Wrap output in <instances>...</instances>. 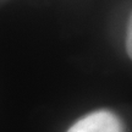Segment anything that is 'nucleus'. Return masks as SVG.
<instances>
[{"label": "nucleus", "mask_w": 132, "mask_h": 132, "mask_svg": "<svg viewBox=\"0 0 132 132\" xmlns=\"http://www.w3.org/2000/svg\"><path fill=\"white\" fill-rule=\"evenodd\" d=\"M67 132H125V126L116 114L98 110L76 121Z\"/></svg>", "instance_id": "1"}, {"label": "nucleus", "mask_w": 132, "mask_h": 132, "mask_svg": "<svg viewBox=\"0 0 132 132\" xmlns=\"http://www.w3.org/2000/svg\"><path fill=\"white\" fill-rule=\"evenodd\" d=\"M126 50L130 59L132 60V14L131 17L128 20V24H127V36H126Z\"/></svg>", "instance_id": "2"}]
</instances>
